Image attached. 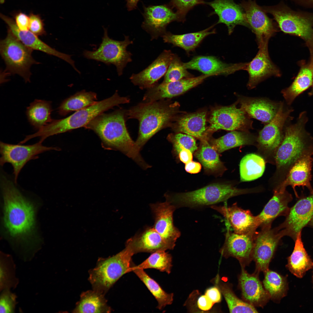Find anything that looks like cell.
<instances>
[{
    "label": "cell",
    "mask_w": 313,
    "mask_h": 313,
    "mask_svg": "<svg viewBox=\"0 0 313 313\" xmlns=\"http://www.w3.org/2000/svg\"><path fill=\"white\" fill-rule=\"evenodd\" d=\"M0 184L3 201V221L8 233L19 241L26 240L33 234L35 225L33 204L21 193L10 180L3 174Z\"/></svg>",
    "instance_id": "cell-1"
},
{
    "label": "cell",
    "mask_w": 313,
    "mask_h": 313,
    "mask_svg": "<svg viewBox=\"0 0 313 313\" xmlns=\"http://www.w3.org/2000/svg\"><path fill=\"white\" fill-rule=\"evenodd\" d=\"M125 111L123 110L103 113L84 127L95 132L105 145L121 151L145 169L148 165L141 157L130 135L125 124Z\"/></svg>",
    "instance_id": "cell-2"
},
{
    "label": "cell",
    "mask_w": 313,
    "mask_h": 313,
    "mask_svg": "<svg viewBox=\"0 0 313 313\" xmlns=\"http://www.w3.org/2000/svg\"><path fill=\"white\" fill-rule=\"evenodd\" d=\"M179 105L164 99L142 102L125 111L128 118L136 119L139 123L138 137L135 142L139 151L154 135L163 128L171 127L176 119Z\"/></svg>",
    "instance_id": "cell-3"
},
{
    "label": "cell",
    "mask_w": 313,
    "mask_h": 313,
    "mask_svg": "<svg viewBox=\"0 0 313 313\" xmlns=\"http://www.w3.org/2000/svg\"><path fill=\"white\" fill-rule=\"evenodd\" d=\"M306 112H302L296 122L285 129L283 140L275 154L274 159L282 181L293 165L300 159L313 155V137L306 131Z\"/></svg>",
    "instance_id": "cell-4"
},
{
    "label": "cell",
    "mask_w": 313,
    "mask_h": 313,
    "mask_svg": "<svg viewBox=\"0 0 313 313\" xmlns=\"http://www.w3.org/2000/svg\"><path fill=\"white\" fill-rule=\"evenodd\" d=\"M130 99L121 97L116 92L111 97L94 104L76 111L65 118L53 119L52 121L34 134H31L32 139L39 137V141L42 143L47 138L54 135L84 127L91 121L99 115L114 106L128 103Z\"/></svg>",
    "instance_id": "cell-5"
},
{
    "label": "cell",
    "mask_w": 313,
    "mask_h": 313,
    "mask_svg": "<svg viewBox=\"0 0 313 313\" xmlns=\"http://www.w3.org/2000/svg\"><path fill=\"white\" fill-rule=\"evenodd\" d=\"M254 191L255 190L236 188L230 184L214 183L191 191L167 193L165 196L166 201L176 208H192L211 206L232 197Z\"/></svg>",
    "instance_id": "cell-6"
},
{
    "label": "cell",
    "mask_w": 313,
    "mask_h": 313,
    "mask_svg": "<svg viewBox=\"0 0 313 313\" xmlns=\"http://www.w3.org/2000/svg\"><path fill=\"white\" fill-rule=\"evenodd\" d=\"M134 254L127 247L112 256L100 258L89 271V280L94 290L105 294L124 274L130 272Z\"/></svg>",
    "instance_id": "cell-7"
},
{
    "label": "cell",
    "mask_w": 313,
    "mask_h": 313,
    "mask_svg": "<svg viewBox=\"0 0 313 313\" xmlns=\"http://www.w3.org/2000/svg\"><path fill=\"white\" fill-rule=\"evenodd\" d=\"M33 50L23 44L8 28L5 39L1 40L0 54L6 65L8 74H17L26 82H30L32 65L40 63L32 56Z\"/></svg>",
    "instance_id": "cell-8"
},
{
    "label": "cell",
    "mask_w": 313,
    "mask_h": 313,
    "mask_svg": "<svg viewBox=\"0 0 313 313\" xmlns=\"http://www.w3.org/2000/svg\"><path fill=\"white\" fill-rule=\"evenodd\" d=\"M261 7L272 15L283 32L306 39L313 35V12L292 9L283 1L276 5Z\"/></svg>",
    "instance_id": "cell-9"
},
{
    "label": "cell",
    "mask_w": 313,
    "mask_h": 313,
    "mask_svg": "<svg viewBox=\"0 0 313 313\" xmlns=\"http://www.w3.org/2000/svg\"><path fill=\"white\" fill-rule=\"evenodd\" d=\"M103 36L97 49L94 51L85 50L83 55L88 59L101 62L107 65H114L118 75L121 76L127 64L132 61V54L127 50V48L133 41L126 36L123 41L113 39L108 36L107 29L103 28Z\"/></svg>",
    "instance_id": "cell-10"
},
{
    "label": "cell",
    "mask_w": 313,
    "mask_h": 313,
    "mask_svg": "<svg viewBox=\"0 0 313 313\" xmlns=\"http://www.w3.org/2000/svg\"><path fill=\"white\" fill-rule=\"evenodd\" d=\"M39 141L33 144L24 145L12 144L0 141V152L1 155L0 164L3 166L5 163H10L13 168L14 182H17L19 174L25 164L29 161L38 158V155L52 150H58L55 147L43 146Z\"/></svg>",
    "instance_id": "cell-11"
},
{
    "label": "cell",
    "mask_w": 313,
    "mask_h": 313,
    "mask_svg": "<svg viewBox=\"0 0 313 313\" xmlns=\"http://www.w3.org/2000/svg\"><path fill=\"white\" fill-rule=\"evenodd\" d=\"M237 100L232 104L216 108L212 111L207 132L219 130L248 132L253 129V121L245 112L237 105Z\"/></svg>",
    "instance_id": "cell-12"
},
{
    "label": "cell",
    "mask_w": 313,
    "mask_h": 313,
    "mask_svg": "<svg viewBox=\"0 0 313 313\" xmlns=\"http://www.w3.org/2000/svg\"><path fill=\"white\" fill-rule=\"evenodd\" d=\"M284 235L278 227L261 228L254 240L252 259L255 263V272L264 273L269 269L270 263Z\"/></svg>",
    "instance_id": "cell-13"
},
{
    "label": "cell",
    "mask_w": 313,
    "mask_h": 313,
    "mask_svg": "<svg viewBox=\"0 0 313 313\" xmlns=\"http://www.w3.org/2000/svg\"><path fill=\"white\" fill-rule=\"evenodd\" d=\"M240 5L243 10L249 28L256 35L258 47L268 44L270 38L277 31L276 23L255 0H243Z\"/></svg>",
    "instance_id": "cell-14"
},
{
    "label": "cell",
    "mask_w": 313,
    "mask_h": 313,
    "mask_svg": "<svg viewBox=\"0 0 313 313\" xmlns=\"http://www.w3.org/2000/svg\"><path fill=\"white\" fill-rule=\"evenodd\" d=\"M284 221L278 226L284 236L294 241L298 234L308 225L313 217V193L301 196L290 208Z\"/></svg>",
    "instance_id": "cell-15"
},
{
    "label": "cell",
    "mask_w": 313,
    "mask_h": 313,
    "mask_svg": "<svg viewBox=\"0 0 313 313\" xmlns=\"http://www.w3.org/2000/svg\"><path fill=\"white\" fill-rule=\"evenodd\" d=\"M257 232L238 234L228 230L223 244L219 250L223 257L235 258L241 266L245 267L251 262L255 237Z\"/></svg>",
    "instance_id": "cell-16"
},
{
    "label": "cell",
    "mask_w": 313,
    "mask_h": 313,
    "mask_svg": "<svg viewBox=\"0 0 313 313\" xmlns=\"http://www.w3.org/2000/svg\"><path fill=\"white\" fill-rule=\"evenodd\" d=\"M143 14L141 27L150 35L151 40L162 37L170 23L179 21L177 14L168 4L144 6Z\"/></svg>",
    "instance_id": "cell-17"
},
{
    "label": "cell",
    "mask_w": 313,
    "mask_h": 313,
    "mask_svg": "<svg viewBox=\"0 0 313 313\" xmlns=\"http://www.w3.org/2000/svg\"><path fill=\"white\" fill-rule=\"evenodd\" d=\"M293 111L292 109H285L283 103L281 102L275 117L259 132L256 142L259 148L267 152H276L284 137L285 122Z\"/></svg>",
    "instance_id": "cell-18"
},
{
    "label": "cell",
    "mask_w": 313,
    "mask_h": 313,
    "mask_svg": "<svg viewBox=\"0 0 313 313\" xmlns=\"http://www.w3.org/2000/svg\"><path fill=\"white\" fill-rule=\"evenodd\" d=\"M154 222L153 227L163 239L174 248L181 232L174 225L173 213L176 208L167 201L150 205Z\"/></svg>",
    "instance_id": "cell-19"
},
{
    "label": "cell",
    "mask_w": 313,
    "mask_h": 313,
    "mask_svg": "<svg viewBox=\"0 0 313 313\" xmlns=\"http://www.w3.org/2000/svg\"><path fill=\"white\" fill-rule=\"evenodd\" d=\"M210 208L223 216L235 233L245 234L256 231L260 227L257 216H254L248 210L238 207L236 203L230 206L213 205Z\"/></svg>",
    "instance_id": "cell-20"
},
{
    "label": "cell",
    "mask_w": 313,
    "mask_h": 313,
    "mask_svg": "<svg viewBox=\"0 0 313 313\" xmlns=\"http://www.w3.org/2000/svg\"><path fill=\"white\" fill-rule=\"evenodd\" d=\"M210 76L203 74L167 83L156 84L148 89L143 100L145 102H151L179 96L198 85Z\"/></svg>",
    "instance_id": "cell-21"
},
{
    "label": "cell",
    "mask_w": 313,
    "mask_h": 313,
    "mask_svg": "<svg viewBox=\"0 0 313 313\" xmlns=\"http://www.w3.org/2000/svg\"><path fill=\"white\" fill-rule=\"evenodd\" d=\"M259 48L257 54L248 63L246 69L249 75L247 87L250 90L254 88L260 83L270 77H279L281 75L278 68L270 57L268 44Z\"/></svg>",
    "instance_id": "cell-22"
},
{
    "label": "cell",
    "mask_w": 313,
    "mask_h": 313,
    "mask_svg": "<svg viewBox=\"0 0 313 313\" xmlns=\"http://www.w3.org/2000/svg\"><path fill=\"white\" fill-rule=\"evenodd\" d=\"M174 54L164 50L148 67L137 74H133L130 79L141 89L150 88L166 74Z\"/></svg>",
    "instance_id": "cell-23"
},
{
    "label": "cell",
    "mask_w": 313,
    "mask_h": 313,
    "mask_svg": "<svg viewBox=\"0 0 313 313\" xmlns=\"http://www.w3.org/2000/svg\"><path fill=\"white\" fill-rule=\"evenodd\" d=\"M239 285L245 301L253 306L263 307L270 299L269 294L259 279V273L250 274L241 266Z\"/></svg>",
    "instance_id": "cell-24"
},
{
    "label": "cell",
    "mask_w": 313,
    "mask_h": 313,
    "mask_svg": "<svg viewBox=\"0 0 313 313\" xmlns=\"http://www.w3.org/2000/svg\"><path fill=\"white\" fill-rule=\"evenodd\" d=\"M205 3L212 8L214 11L212 14L218 16L219 20L216 24H225L229 34L233 32L238 25L249 28L243 8L234 0H214Z\"/></svg>",
    "instance_id": "cell-25"
},
{
    "label": "cell",
    "mask_w": 313,
    "mask_h": 313,
    "mask_svg": "<svg viewBox=\"0 0 313 313\" xmlns=\"http://www.w3.org/2000/svg\"><path fill=\"white\" fill-rule=\"evenodd\" d=\"M247 63L228 64L212 56L194 57L189 61L183 63L187 69L198 70L204 74L211 76L228 75L242 70H246Z\"/></svg>",
    "instance_id": "cell-26"
},
{
    "label": "cell",
    "mask_w": 313,
    "mask_h": 313,
    "mask_svg": "<svg viewBox=\"0 0 313 313\" xmlns=\"http://www.w3.org/2000/svg\"><path fill=\"white\" fill-rule=\"evenodd\" d=\"M313 162V158L310 156L299 160L291 168L284 180L275 189L283 191L286 190L287 186H290L298 198L299 197L295 189L296 186L306 187L310 193H313V188L311 184Z\"/></svg>",
    "instance_id": "cell-27"
},
{
    "label": "cell",
    "mask_w": 313,
    "mask_h": 313,
    "mask_svg": "<svg viewBox=\"0 0 313 313\" xmlns=\"http://www.w3.org/2000/svg\"><path fill=\"white\" fill-rule=\"evenodd\" d=\"M240 108L250 117L256 119L265 125L275 117L281 102H274L267 99L238 95Z\"/></svg>",
    "instance_id": "cell-28"
},
{
    "label": "cell",
    "mask_w": 313,
    "mask_h": 313,
    "mask_svg": "<svg viewBox=\"0 0 313 313\" xmlns=\"http://www.w3.org/2000/svg\"><path fill=\"white\" fill-rule=\"evenodd\" d=\"M0 17L8 25V28L25 45L33 50H39L58 57L70 64L76 71H78L75 66L74 61L71 59V55L60 52L52 48L30 31L21 30L15 21L10 17L1 14Z\"/></svg>",
    "instance_id": "cell-29"
},
{
    "label": "cell",
    "mask_w": 313,
    "mask_h": 313,
    "mask_svg": "<svg viewBox=\"0 0 313 313\" xmlns=\"http://www.w3.org/2000/svg\"><path fill=\"white\" fill-rule=\"evenodd\" d=\"M125 247L135 254L138 253H151L159 250L174 249L153 227H148L126 241Z\"/></svg>",
    "instance_id": "cell-30"
},
{
    "label": "cell",
    "mask_w": 313,
    "mask_h": 313,
    "mask_svg": "<svg viewBox=\"0 0 313 313\" xmlns=\"http://www.w3.org/2000/svg\"><path fill=\"white\" fill-rule=\"evenodd\" d=\"M292 199L291 194L286 190L281 191L275 189L272 198L257 215L261 228L272 227L273 222L276 218L286 216L290 209L288 204Z\"/></svg>",
    "instance_id": "cell-31"
},
{
    "label": "cell",
    "mask_w": 313,
    "mask_h": 313,
    "mask_svg": "<svg viewBox=\"0 0 313 313\" xmlns=\"http://www.w3.org/2000/svg\"><path fill=\"white\" fill-rule=\"evenodd\" d=\"M206 118L205 111L188 114L176 118L170 127L176 132L190 135L201 141L208 140Z\"/></svg>",
    "instance_id": "cell-32"
},
{
    "label": "cell",
    "mask_w": 313,
    "mask_h": 313,
    "mask_svg": "<svg viewBox=\"0 0 313 313\" xmlns=\"http://www.w3.org/2000/svg\"><path fill=\"white\" fill-rule=\"evenodd\" d=\"M301 232L297 236L294 250L287 258L286 265L292 274L300 278L303 277L307 271L313 267V261L304 247L301 238Z\"/></svg>",
    "instance_id": "cell-33"
},
{
    "label": "cell",
    "mask_w": 313,
    "mask_h": 313,
    "mask_svg": "<svg viewBox=\"0 0 313 313\" xmlns=\"http://www.w3.org/2000/svg\"><path fill=\"white\" fill-rule=\"evenodd\" d=\"M214 26L198 32L181 34L167 32L162 37L164 43L180 47L188 52L194 50L205 37L215 33V29L212 30Z\"/></svg>",
    "instance_id": "cell-34"
},
{
    "label": "cell",
    "mask_w": 313,
    "mask_h": 313,
    "mask_svg": "<svg viewBox=\"0 0 313 313\" xmlns=\"http://www.w3.org/2000/svg\"><path fill=\"white\" fill-rule=\"evenodd\" d=\"M201 141L200 145L195 153V156L206 173L218 176L222 175L226 168L221 161L219 153L208 140Z\"/></svg>",
    "instance_id": "cell-35"
},
{
    "label": "cell",
    "mask_w": 313,
    "mask_h": 313,
    "mask_svg": "<svg viewBox=\"0 0 313 313\" xmlns=\"http://www.w3.org/2000/svg\"><path fill=\"white\" fill-rule=\"evenodd\" d=\"M256 140V137L249 131L234 130L218 139H212L209 143L218 153H221L234 148L253 145Z\"/></svg>",
    "instance_id": "cell-36"
},
{
    "label": "cell",
    "mask_w": 313,
    "mask_h": 313,
    "mask_svg": "<svg viewBox=\"0 0 313 313\" xmlns=\"http://www.w3.org/2000/svg\"><path fill=\"white\" fill-rule=\"evenodd\" d=\"M211 283L217 287L223 296L230 313H257L254 307L239 299L235 295L232 285L224 282L219 274L211 280Z\"/></svg>",
    "instance_id": "cell-37"
},
{
    "label": "cell",
    "mask_w": 313,
    "mask_h": 313,
    "mask_svg": "<svg viewBox=\"0 0 313 313\" xmlns=\"http://www.w3.org/2000/svg\"><path fill=\"white\" fill-rule=\"evenodd\" d=\"M104 294L97 291L88 290L82 293L76 304L74 313H109L112 311L107 303Z\"/></svg>",
    "instance_id": "cell-38"
},
{
    "label": "cell",
    "mask_w": 313,
    "mask_h": 313,
    "mask_svg": "<svg viewBox=\"0 0 313 313\" xmlns=\"http://www.w3.org/2000/svg\"><path fill=\"white\" fill-rule=\"evenodd\" d=\"M52 111L50 101L35 99L27 108L26 114L31 125L38 130L52 121Z\"/></svg>",
    "instance_id": "cell-39"
},
{
    "label": "cell",
    "mask_w": 313,
    "mask_h": 313,
    "mask_svg": "<svg viewBox=\"0 0 313 313\" xmlns=\"http://www.w3.org/2000/svg\"><path fill=\"white\" fill-rule=\"evenodd\" d=\"M313 85V72L310 66L301 68L292 84L281 93L287 104L290 105L301 94Z\"/></svg>",
    "instance_id": "cell-40"
},
{
    "label": "cell",
    "mask_w": 313,
    "mask_h": 313,
    "mask_svg": "<svg viewBox=\"0 0 313 313\" xmlns=\"http://www.w3.org/2000/svg\"><path fill=\"white\" fill-rule=\"evenodd\" d=\"M265 168V160L261 156L254 153L246 154L239 164L241 181H251L259 178L263 174Z\"/></svg>",
    "instance_id": "cell-41"
},
{
    "label": "cell",
    "mask_w": 313,
    "mask_h": 313,
    "mask_svg": "<svg viewBox=\"0 0 313 313\" xmlns=\"http://www.w3.org/2000/svg\"><path fill=\"white\" fill-rule=\"evenodd\" d=\"M97 99L95 93L82 90L64 100L58 108L57 112L60 115L65 116L94 104Z\"/></svg>",
    "instance_id": "cell-42"
},
{
    "label": "cell",
    "mask_w": 313,
    "mask_h": 313,
    "mask_svg": "<svg viewBox=\"0 0 313 313\" xmlns=\"http://www.w3.org/2000/svg\"><path fill=\"white\" fill-rule=\"evenodd\" d=\"M133 272L143 283L156 300L157 308L161 310L166 306L171 304L173 300V293L165 292L154 279L145 272L144 270L131 267L130 272Z\"/></svg>",
    "instance_id": "cell-43"
},
{
    "label": "cell",
    "mask_w": 313,
    "mask_h": 313,
    "mask_svg": "<svg viewBox=\"0 0 313 313\" xmlns=\"http://www.w3.org/2000/svg\"><path fill=\"white\" fill-rule=\"evenodd\" d=\"M263 286L270 299L279 302L287 294L288 285L287 278L269 269L264 272Z\"/></svg>",
    "instance_id": "cell-44"
},
{
    "label": "cell",
    "mask_w": 313,
    "mask_h": 313,
    "mask_svg": "<svg viewBox=\"0 0 313 313\" xmlns=\"http://www.w3.org/2000/svg\"><path fill=\"white\" fill-rule=\"evenodd\" d=\"M19 281L16 276V267L12 256L3 252L0 253V290L14 289Z\"/></svg>",
    "instance_id": "cell-45"
},
{
    "label": "cell",
    "mask_w": 313,
    "mask_h": 313,
    "mask_svg": "<svg viewBox=\"0 0 313 313\" xmlns=\"http://www.w3.org/2000/svg\"><path fill=\"white\" fill-rule=\"evenodd\" d=\"M172 266V255L165 250H159L152 253L146 259L139 265H133L131 267L143 270L153 268L170 274Z\"/></svg>",
    "instance_id": "cell-46"
},
{
    "label": "cell",
    "mask_w": 313,
    "mask_h": 313,
    "mask_svg": "<svg viewBox=\"0 0 313 313\" xmlns=\"http://www.w3.org/2000/svg\"><path fill=\"white\" fill-rule=\"evenodd\" d=\"M162 83L177 81L182 79L192 77V75L185 67L183 63L176 54L173 55L167 70L164 75Z\"/></svg>",
    "instance_id": "cell-47"
},
{
    "label": "cell",
    "mask_w": 313,
    "mask_h": 313,
    "mask_svg": "<svg viewBox=\"0 0 313 313\" xmlns=\"http://www.w3.org/2000/svg\"><path fill=\"white\" fill-rule=\"evenodd\" d=\"M167 138L172 144L174 152L177 155L183 149L189 150L193 153L198 148L194 137L187 134L180 132L171 133Z\"/></svg>",
    "instance_id": "cell-48"
},
{
    "label": "cell",
    "mask_w": 313,
    "mask_h": 313,
    "mask_svg": "<svg viewBox=\"0 0 313 313\" xmlns=\"http://www.w3.org/2000/svg\"><path fill=\"white\" fill-rule=\"evenodd\" d=\"M204 0H171L168 4L172 9L176 10L179 21L185 20L186 14L195 6L205 3Z\"/></svg>",
    "instance_id": "cell-49"
},
{
    "label": "cell",
    "mask_w": 313,
    "mask_h": 313,
    "mask_svg": "<svg viewBox=\"0 0 313 313\" xmlns=\"http://www.w3.org/2000/svg\"><path fill=\"white\" fill-rule=\"evenodd\" d=\"M1 291L0 297V313L14 312L17 304L16 295L10 290Z\"/></svg>",
    "instance_id": "cell-50"
},
{
    "label": "cell",
    "mask_w": 313,
    "mask_h": 313,
    "mask_svg": "<svg viewBox=\"0 0 313 313\" xmlns=\"http://www.w3.org/2000/svg\"><path fill=\"white\" fill-rule=\"evenodd\" d=\"M29 17V31L37 36L46 34L44 24L40 17L38 15L31 13Z\"/></svg>",
    "instance_id": "cell-51"
},
{
    "label": "cell",
    "mask_w": 313,
    "mask_h": 313,
    "mask_svg": "<svg viewBox=\"0 0 313 313\" xmlns=\"http://www.w3.org/2000/svg\"><path fill=\"white\" fill-rule=\"evenodd\" d=\"M15 19L16 24L20 30L23 31L29 30L30 19L26 14L19 12L15 15Z\"/></svg>",
    "instance_id": "cell-52"
},
{
    "label": "cell",
    "mask_w": 313,
    "mask_h": 313,
    "mask_svg": "<svg viewBox=\"0 0 313 313\" xmlns=\"http://www.w3.org/2000/svg\"><path fill=\"white\" fill-rule=\"evenodd\" d=\"M214 304L211 300L205 294L198 297L197 301V308L201 312V311L203 312L209 311Z\"/></svg>",
    "instance_id": "cell-53"
},
{
    "label": "cell",
    "mask_w": 313,
    "mask_h": 313,
    "mask_svg": "<svg viewBox=\"0 0 313 313\" xmlns=\"http://www.w3.org/2000/svg\"><path fill=\"white\" fill-rule=\"evenodd\" d=\"M221 294L219 289L215 286L208 288L205 292V294L211 300L214 304L221 301Z\"/></svg>",
    "instance_id": "cell-54"
},
{
    "label": "cell",
    "mask_w": 313,
    "mask_h": 313,
    "mask_svg": "<svg viewBox=\"0 0 313 313\" xmlns=\"http://www.w3.org/2000/svg\"><path fill=\"white\" fill-rule=\"evenodd\" d=\"M201 169V165L199 162L192 161L185 164V171L190 174L197 173L200 171Z\"/></svg>",
    "instance_id": "cell-55"
},
{
    "label": "cell",
    "mask_w": 313,
    "mask_h": 313,
    "mask_svg": "<svg viewBox=\"0 0 313 313\" xmlns=\"http://www.w3.org/2000/svg\"><path fill=\"white\" fill-rule=\"evenodd\" d=\"M193 153L189 150L183 149L177 155L180 160L186 164L192 161L193 159Z\"/></svg>",
    "instance_id": "cell-56"
},
{
    "label": "cell",
    "mask_w": 313,
    "mask_h": 313,
    "mask_svg": "<svg viewBox=\"0 0 313 313\" xmlns=\"http://www.w3.org/2000/svg\"><path fill=\"white\" fill-rule=\"evenodd\" d=\"M294 4L304 8L313 9V0H290Z\"/></svg>",
    "instance_id": "cell-57"
},
{
    "label": "cell",
    "mask_w": 313,
    "mask_h": 313,
    "mask_svg": "<svg viewBox=\"0 0 313 313\" xmlns=\"http://www.w3.org/2000/svg\"><path fill=\"white\" fill-rule=\"evenodd\" d=\"M139 0H126V7L128 10L131 11L136 8Z\"/></svg>",
    "instance_id": "cell-58"
},
{
    "label": "cell",
    "mask_w": 313,
    "mask_h": 313,
    "mask_svg": "<svg viewBox=\"0 0 313 313\" xmlns=\"http://www.w3.org/2000/svg\"><path fill=\"white\" fill-rule=\"evenodd\" d=\"M308 225L313 228V217Z\"/></svg>",
    "instance_id": "cell-59"
},
{
    "label": "cell",
    "mask_w": 313,
    "mask_h": 313,
    "mask_svg": "<svg viewBox=\"0 0 313 313\" xmlns=\"http://www.w3.org/2000/svg\"><path fill=\"white\" fill-rule=\"evenodd\" d=\"M309 94L310 95H313V89L309 93Z\"/></svg>",
    "instance_id": "cell-60"
},
{
    "label": "cell",
    "mask_w": 313,
    "mask_h": 313,
    "mask_svg": "<svg viewBox=\"0 0 313 313\" xmlns=\"http://www.w3.org/2000/svg\"><path fill=\"white\" fill-rule=\"evenodd\" d=\"M310 66L311 68H312V69L313 72V61L311 63ZM312 85L313 86V85Z\"/></svg>",
    "instance_id": "cell-61"
},
{
    "label": "cell",
    "mask_w": 313,
    "mask_h": 313,
    "mask_svg": "<svg viewBox=\"0 0 313 313\" xmlns=\"http://www.w3.org/2000/svg\"><path fill=\"white\" fill-rule=\"evenodd\" d=\"M312 279H313V276H312Z\"/></svg>",
    "instance_id": "cell-62"
}]
</instances>
